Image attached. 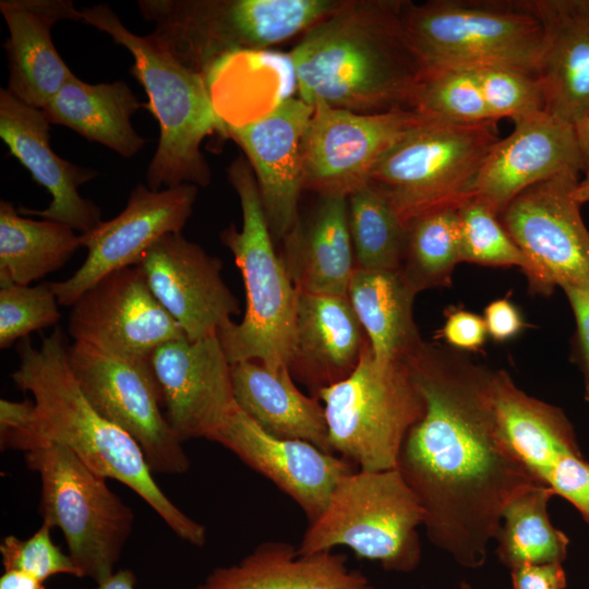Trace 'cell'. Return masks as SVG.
I'll use <instances>...</instances> for the list:
<instances>
[{"label": "cell", "instance_id": "6da1fadb", "mask_svg": "<svg viewBox=\"0 0 589 589\" xmlns=\"http://www.w3.org/2000/svg\"><path fill=\"white\" fill-rule=\"evenodd\" d=\"M405 360L425 411L408 431L396 469L423 509L430 542L459 565L478 568L507 504L542 484L501 428L493 371L423 340Z\"/></svg>", "mask_w": 589, "mask_h": 589}, {"label": "cell", "instance_id": "7a4b0ae2", "mask_svg": "<svg viewBox=\"0 0 589 589\" xmlns=\"http://www.w3.org/2000/svg\"><path fill=\"white\" fill-rule=\"evenodd\" d=\"M68 349L61 327L44 337L39 348L28 337L20 340L19 366L11 378L33 400H0L1 448L26 453L45 444L64 446L98 474L135 492L181 540L203 546L206 528L161 491L137 442L88 401Z\"/></svg>", "mask_w": 589, "mask_h": 589}, {"label": "cell", "instance_id": "3957f363", "mask_svg": "<svg viewBox=\"0 0 589 589\" xmlns=\"http://www.w3.org/2000/svg\"><path fill=\"white\" fill-rule=\"evenodd\" d=\"M402 0H347L288 55L299 98L358 113L409 104L423 67L400 21Z\"/></svg>", "mask_w": 589, "mask_h": 589}, {"label": "cell", "instance_id": "277c9868", "mask_svg": "<svg viewBox=\"0 0 589 589\" xmlns=\"http://www.w3.org/2000/svg\"><path fill=\"white\" fill-rule=\"evenodd\" d=\"M82 22L111 36L133 57L130 72L144 87L146 107L159 123V141L147 167L152 190L189 183L205 187L209 166L201 152L203 141L218 134L228 137L217 116L205 77L185 67L148 35L127 28L106 3L84 8Z\"/></svg>", "mask_w": 589, "mask_h": 589}, {"label": "cell", "instance_id": "5b68a950", "mask_svg": "<svg viewBox=\"0 0 589 589\" xmlns=\"http://www.w3.org/2000/svg\"><path fill=\"white\" fill-rule=\"evenodd\" d=\"M241 212L240 229L230 224L220 232L233 254L245 289V313L230 322L218 338L230 364L254 360L269 370L289 369L296 339L298 290L276 254L251 165L236 158L227 169Z\"/></svg>", "mask_w": 589, "mask_h": 589}, {"label": "cell", "instance_id": "8992f818", "mask_svg": "<svg viewBox=\"0 0 589 589\" xmlns=\"http://www.w3.org/2000/svg\"><path fill=\"white\" fill-rule=\"evenodd\" d=\"M347 0H140L148 36L206 77L225 56L260 51L306 32Z\"/></svg>", "mask_w": 589, "mask_h": 589}, {"label": "cell", "instance_id": "52a82bcc", "mask_svg": "<svg viewBox=\"0 0 589 589\" xmlns=\"http://www.w3.org/2000/svg\"><path fill=\"white\" fill-rule=\"evenodd\" d=\"M400 21L423 71L509 67L537 76L543 28L530 0L402 1Z\"/></svg>", "mask_w": 589, "mask_h": 589}, {"label": "cell", "instance_id": "ba28073f", "mask_svg": "<svg viewBox=\"0 0 589 589\" xmlns=\"http://www.w3.org/2000/svg\"><path fill=\"white\" fill-rule=\"evenodd\" d=\"M315 397L324 407L333 453L364 471L395 469L408 431L425 411L406 360L376 358L369 340L354 370Z\"/></svg>", "mask_w": 589, "mask_h": 589}, {"label": "cell", "instance_id": "9c48e42d", "mask_svg": "<svg viewBox=\"0 0 589 589\" xmlns=\"http://www.w3.org/2000/svg\"><path fill=\"white\" fill-rule=\"evenodd\" d=\"M423 509L395 469H356L336 485L322 515L310 522L297 546L300 554L346 546L386 570L409 573L421 561L418 528Z\"/></svg>", "mask_w": 589, "mask_h": 589}, {"label": "cell", "instance_id": "30bf717a", "mask_svg": "<svg viewBox=\"0 0 589 589\" xmlns=\"http://www.w3.org/2000/svg\"><path fill=\"white\" fill-rule=\"evenodd\" d=\"M24 458L40 479L43 522L61 530L83 577L96 584L109 578L131 534L132 509L110 490L105 477L64 446L45 444Z\"/></svg>", "mask_w": 589, "mask_h": 589}, {"label": "cell", "instance_id": "8fae6325", "mask_svg": "<svg viewBox=\"0 0 589 589\" xmlns=\"http://www.w3.org/2000/svg\"><path fill=\"white\" fill-rule=\"evenodd\" d=\"M497 121L449 124L422 119L376 164L368 184L407 224L431 209L459 204L492 146Z\"/></svg>", "mask_w": 589, "mask_h": 589}, {"label": "cell", "instance_id": "7c38bea8", "mask_svg": "<svg viewBox=\"0 0 589 589\" xmlns=\"http://www.w3.org/2000/svg\"><path fill=\"white\" fill-rule=\"evenodd\" d=\"M68 351L71 370L88 401L137 442L153 472L178 474L190 469L183 442L163 412L151 359L120 357L76 341Z\"/></svg>", "mask_w": 589, "mask_h": 589}, {"label": "cell", "instance_id": "4fadbf2b", "mask_svg": "<svg viewBox=\"0 0 589 589\" xmlns=\"http://www.w3.org/2000/svg\"><path fill=\"white\" fill-rule=\"evenodd\" d=\"M579 180V172L554 176L522 191L500 214L536 268L534 293L589 287V230L573 195Z\"/></svg>", "mask_w": 589, "mask_h": 589}, {"label": "cell", "instance_id": "5bb4252c", "mask_svg": "<svg viewBox=\"0 0 589 589\" xmlns=\"http://www.w3.org/2000/svg\"><path fill=\"white\" fill-rule=\"evenodd\" d=\"M422 119L408 109L358 113L316 103L302 137L303 189L348 197Z\"/></svg>", "mask_w": 589, "mask_h": 589}, {"label": "cell", "instance_id": "9a60e30c", "mask_svg": "<svg viewBox=\"0 0 589 589\" xmlns=\"http://www.w3.org/2000/svg\"><path fill=\"white\" fill-rule=\"evenodd\" d=\"M197 192L199 187L189 183L158 191L136 185L122 212L81 233L82 247L87 249L84 263L65 280L50 283L59 305L72 306L106 275L139 265L161 237L181 232L193 212Z\"/></svg>", "mask_w": 589, "mask_h": 589}, {"label": "cell", "instance_id": "2e32d148", "mask_svg": "<svg viewBox=\"0 0 589 589\" xmlns=\"http://www.w3.org/2000/svg\"><path fill=\"white\" fill-rule=\"evenodd\" d=\"M68 330L76 342L137 359H151L159 346L187 337L137 265L112 272L88 288L72 305Z\"/></svg>", "mask_w": 589, "mask_h": 589}, {"label": "cell", "instance_id": "e0dca14e", "mask_svg": "<svg viewBox=\"0 0 589 589\" xmlns=\"http://www.w3.org/2000/svg\"><path fill=\"white\" fill-rule=\"evenodd\" d=\"M151 364L166 419L178 437L213 441L238 407L231 364L218 335L168 341L152 353Z\"/></svg>", "mask_w": 589, "mask_h": 589}, {"label": "cell", "instance_id": "ac0fdd59", "mask_svg": "<svg viewBox=\"0 0 589 589\" xmlns=\"http://www.w3.org/2000/svg\"><path fill=\"white\" fill-rule=\"evenodd\" d=\"M137 266L189 340L217 336L239 314V302L221 277L219 257L181 232L157 240Z\"/></svg>", "mask_w": 589, "mask_h": 589}, {"label": "cell", "instance_id": "d6986e66", "mask_svg": "<svg viewBox=\"0 0 589 589\" xmlns=\"http://www.w3.org/2000/svg\"><path fill=\"white\" fill-rule=\"evenodd\" d=\"M312 112L313 107L300 98H285L248 123L225 125L253 169L267 225L278 240L300 223L302 137Z\"/></svg>", "mask_w": 589, "mask_h": 589}, {"label": "cell", "instance_id": "ffe728a7", "mask_svg": "<svg viewBox=\"0 0 589 589\" xmlns=\"http://www.w3.org/2000/svg\"><path fill=\"white\" fill-rule=\"evenodd\" d=\"M213 441L294 501L309 524L322 515L339 481L358 469L309 442L267 433L239 407Z\"/></svg>", "mask_w": 589, "mask_h": 589}, {"label": "cell", "instance_id": "44dd1931", "mask_svg": "<svg viewBox=\"0 0 589 589\" xmlns=\"http://www.w3.org/2000/svg\"><path fill=\"white\" fill-rule=\"evenodd\" d=\"M478 169L468 197L497 215L526 189L564 172H584L575 127L545 111L514 120Z\"/></svg>", "mask_w": 589, "mask_h": 589}, {"label": "cell", "instance_id": "7402d4cb", "mask_svg": "<svg viewBox=\"0 0 589 589\" xmlns=\"http://www.w3.org/2000/svg\"><path fill=\"white\" fill-rule=\"evenodd\" d=\"M0 137L51 195L46 208L20 207V214L59 221L80 233L92 231L103 221L100 207L79 193V187L97 177L98 171L58 156L50 145V122L44 111L21 101L8 88L0 89Z\"/></svg>", "mask_w": 589, "mask_h": 589}, {"label": "cell", "instance_id": "603a6c76", "mask_svg": "<svg viewBox=\"0 0 589 589\" xmlns=\"http://www.w3.org/2000/svg\"><path fill=\"white\" fill-rule=\"evenodd\" d=\"M0 12L9 37L8 91L21 101L44 107L73 75L51 38L52 26L62 20L82 22L71 0H1Z\"/></svg>", "mask_w": 589, "mask_h": 589}, {"label": "cell", "instance_id": "cb8c5ba5", "mask_svg": "<svg viewBox=\"0 0 589 589\" xmlns=\"http://www.w3.org/2000/svg\"><path fill=\"white\" fill-rule=\"evenodd\" d=\"M543 28L537 77L545 112L576 125L589 116V0H530Z\"/></svg>", "mask_w": 589, "mask_h": 589}, {"label": "cell", "instance_id": "d4e9b609", "mask_svg": "<svg viewBox=\"0 0 589 589\" xmlns=\"http://www.w3.org/2000/svg\"><path fill=\"white\" fill-rule=\"evenodd\" d=\"M366 340L348 296L298 290L296 339L289 371L312 396L354 370Z\"/></svg>", "mask_w": 589, "mask_h": 589}, {"label": "cell", "instance_id": "484cf974", "mask_svg": "<svg viewBox=\"0 0 589 589\" xmlns=\"http://www.w3.org/2000/svg\"><path fill=\"white\" fill-rule=\"evenodd\" d=\"M193 589H375L347 556L334 551L298 553L284 541H265L238 563L214 568Z\"/></svg>", "mask_w": 589, "mask_h": 589}, {"label": "cell", "instance_id": "4316f807", "mask_svg": "<svg viewBox=\"0 0 589 589\" xmlns=\"http://www.w3.org/2000/svg\"><path fill=\"white\" fill-rule=\"evenodd\" d=\"M231 377L238 407L264 431L333 453L322 402L299 390L289 369L247 360L231 364Z\"/></svg>", "mask_w": 589, "mask_h": 589}, {"label": "cell", "instance_id": "83f0119b", "mask_svg": "<svg viewBox=\"0 0 589 589\" xmlns=\"http://www.w3.org/2000/svg\"><path fill=\"white\" fill-rule=\"evenodd\" d=\"M284 241L283 261L299 291L348 296L356 263L347 197L320 196L310 221Z\"/></svg>", "mask_w": 589, "mask_h": 589}, {"label": "cell", "instance_id": "f1b7e54d", "mask_svg": "<svg viewBox=\"0 0 589 589\" xmlns=\"http://www.w3.org/2000/svg\"><path fill=\"white\" fill-rule=\"evenodd\" d=\"M142 106L146 105L121 80L89 84L73 74L41 110L50 123L64 125L129 158L146 143L131 123Z\"/></svg>", "mask_w": 589, "mask_h": 589}, {"label": "cell", "instance_id": "f546056e", "mask_svg": "<svg viewBox=\"0 0 589 589\" xmlns=\"http://www.w3.org/2000/svg\"><path fill=\"white\" fill-rule=\"evenodd\" d=\"M414 297L399 269H354L348 298L376 358L402 360L422 342Z\"/></svg>", "mask_w": 589, "mask_h": 589}, {"label": "cell", "instance_id": "4dcf8cb0", "mask_svg": "<svg viewBox=\"0 0 589 589\" xmlns=\"http://www.w3.org/2000/svg\"><path fill=\"white\" fill-rule=\"evenodd\" d=\"M80 247L81 233L70 226L26 218L0 201V286L31 285L61 268Z\"/></svg>", "mask_w": 589, "mask_h": 589}, {"label": "cell", "instance_id": "1f68e13d", "mask_svg": "<svg viewBox=\"0 0 589 589\" xmlns=\"http://www.w3.org/2000/svg\"><path fill=\"white\" fill-rule=\"evenodd\" d=\"M554 492L544 485L516 495L503 510L495 553L509 569L526 564L563 563L569 539L553 526L548 506Z\"/></svg>", "mask_w": 589, "mask_h": 589}, {"label": "cell", "instance_id": "d6a6232c", "mask_svg": "<svg viewBox=\"0 0 589 589\" xmlns=\"http://www.w3.org/2000/svg\"><path fill=\"white\" fill-rule=\"evenodd\" d=\"M458 204L425 212L407 224L406 248L399 267L417 294L452 284L455 266L461 262Z\"/></svg>", "mask_w": 589, "mask_h": 589}, {"label": "cell", "instance_id": "836d02e7", "mask_svg": "<svg viewBox=\"0 0 589 589\" xmlns=\"http://www.w3.org/2000/svg\"><path fill=\"white\" fill-rule=\"evenodd\" d=\"M347 201L356 268L399 269L407 226L388 199L366 184L352 192Z\"/></svg>", "mask_w": 589, "mask_h": 589}, {"label": "cell", "instance_id": "e575fe53", "mask_svg": "<svg viewBox=\"0 0 589 589\" xmlns=\"http://www.w3.org/2000/svg\"><path fill=\"white\" fill-rule=\"evenodd\" d=\"M409 110L424 119L449 124L495 121L483 99L474 69L423 71L412 93Z\"/></svg>", "mask_w": 589, "mask_h": 589}, {"label": "cell", "instance_id": "d590c367", "mask_svg": "<svg viewBox=\"0 0 589 589\" xmlns=\"http://www.w3.org/2000/svg\"><path fill=\"white\" fill-rule=\"evenodd\" d=\"M461 262L494 267H519L536 291L537 272L503 226L500 215L483 202L467 197L458 204Z\"/></svg>", "mask_w": 589, "mask_h": 589}, {"label": "cell", "instance_id": "8d00e7d4", "mask_svg": "<svg viewBox=\"0 0 589 589\" xmlns=\"http://www.w3.org/2000/svg\"><path fill=\"white\" fill-rule=\"evenodd\" d=\"M50 283L0 286V348L56 325L61 314Z\"/></svg>", "mask_w": 589, "mask_h": 589}, {"label": "cell", "instance_id": "74e56055", "mask_svg": "<svg viewBox=\"0 0 589 589\" xmlns=\"http://www.w3.org/2000/svg\"><path fill=\"white\" fill-rule=\"evenodd\" d=\"M491 118L513 121L545 111L543 92L538 77L509 67L474 69Z\"/></svg>", "mask_w": 589, "mask_h": 589}, {"label": "cell", "instance_id": "f35d334b", "mask_svg": "<svg viewBox=\"0 0 589 589\" xmlns=\"http://www.w3.org/2000/svg\"><path fill=\"white\" fill-rule=\"evenodd\" d=\"M0 553L4 569L25 572L43 582L59 574L83 577L70 555L52 542L51 527L45 522L27 539L3 538Z\"/></svg>", "mask_w": 589, "mask_h": 589}, {"label": "cell", "instance_id": "ab89813d", "mask_svg": "<svg viewBox=\"0 0 589 589\" xmlns=\"http://www.w3.org/2000/svg\"><path fill=\"white\" fill-rule=\"evenodd\" d=\"M446 320L437 332L452 349L457 351H479L485 344L488 330L483 320L473 312L452 308L445 313Z\"/></svg>", "mask_w": 589, "mask_h": 589}, {"label": "cell", "instance_id": "60d3db41", "mask_svg": "<svg viewBox=\"0 0 589 589\" xmlns=\"http://www.w3.org/2000/svg\"><path fill=\"white\" fill-rule=\"evenodd\" d=\"M483 320L489 337L498 342L517 337L526 327L520 310L508 298L490 302L484 309Z\"/></svg>", "mask_w": 589, "mask_h": 589}, {"label": "cell", "instance_id": "b9f144b4", "mask_svg": "<svg viewBox=\"0 0 589 589\" xmlns=\"http://www.w3.org/2000/svg\"><path fill=\"white\" fill-rule=\"evenodd\" d=\"M513 589H566L562 563L526 564L510 569Z\"/></svg>", "mask_w": 589, "mask_h": 589}, {"label": "cell", "instance_id": "7bdbcfd3", "mask_svg": "<svg viewBox=\"0 0 589 589\" xmlns=\"http://www.w3.org/2000/svg\"><path fill=\"white\" fill-rule=\"evenodd\" d=\"M572 306L575 322V360L589 358V287L563 290Z\"/></svg>", "mask_w": 589, "mask_h": 589}, {"label": "cell", "instance_id": "ee69618b", "mask_svg": "<svg viewBox=\"0 0 589 589\" xmlns=\"http://www.w3.org/2000/svg\"><path fill=\"white\" fill-rule=\"evenodd\" d=\"M0 589H46V587L43 581L25 572L4 569L0 577Z\"/></svg>", "mask_w": 589, "mask_h": 589}, {"label": "cell", "instance_id": "f6af8a7d", "mask_svg": "<svg viewBox=\"0 0 589 589\" xmlns=\"http://www.w3.org/2000/svg\"><path fill=\"white\" fill-rule=\"evenodd\" d=\"M136 576L131 569H119L92 589H135Z\"/></svg>", "mask_w": 589, "mask_h": 589}, {"label": "cell", "instance_id": "bcb514c9", "mask_svg": "<svg viewBox=\"0 0 589 589\" xmlns=\"http://www.w3.org/2000/svg\"><path fill=\"white\" fill-rule=\"evenodd\" d=\"M581 153L584 173L589 170V116L575 125Z\"/></svg>", "mask_w": 589, "mask_h": 589}, {"label": "cell", "instance_id": "7dc6e473", "mask_svg": "<svg viewBox=\"0 0 589 589\" xmlns=\"http://www.w3.org/2000/svg\"><path fill=\"white\" fill-rule=\"evenodd\" d=\"M573 195L580 205L589 202V170L585 172L584 179L579 180Z\"/></svg>", "mask_w": 589, "mask_h": 589}, {"label": "cell", "instance_id": "c3c4849f", "mask_svg": "<svg viewBox=\"0 0 589 589\" xmlns=\"http://www.w3.org/2000/svg\"><path fill=\"white\" fill-rule=\"evenodd\" d=\"M575 361L581 370L585 386V399L589 402V358H581Z\"/></svg>", "mask_w": 589, "mask_h": 589}, {"label": "cell", "instance_id": "681fc988", "mask_svg": "<svg viewBox=\"0 0 589 589\" xmlns=\"http://www.w3.org/2000/svg\"><path fill=\"white\" fill-rule=\"evenodd\" d=\"M459 589H474V588L467 581H461L459 585Z\"/></svg>", "mask_w": 589, "mask_h": 589}]
</instances>
